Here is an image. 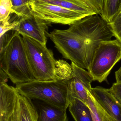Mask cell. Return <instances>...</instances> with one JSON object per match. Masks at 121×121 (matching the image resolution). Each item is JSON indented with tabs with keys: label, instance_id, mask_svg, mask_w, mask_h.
Wrapping results in <instances>:
<instances>
[{
	"label": "cell",
	"instance_id": "6da1fadb",
	"mask_svg": "<svg viewBox=\"0 0 121 121\" xmlns=\"http://www.w3.org/2000/svg\"><path fill=\"white\" fill-rule=\"evenodd\" d=\"M113 37L109 24L96 14L77 21L67 30L55 29L49 37L64 58L89 71L101 43Z\"/></svg>",
	"mask_w": 121,
	"mask_h": 121
},
{
	"label": "cell",
	"instance_id": "7a4b0ae2",
	"mask_svg": "<svg viewBox=\"0 0 121 121\" xmlns=\"http://www.w3.org/2000/svg\"><path fill=\"white\" fill-rule=\"evenodd\" d=\"M70 79L60 78L52 81L35 80L16 85L21 95L30 99L40 100L47 104L67 109L70 102L69 92Z\"/></svg>",
	"mask_w": 121,
	"mask_h": 121
},
{
	"label": "cell",
	"instance_id": "3957f363",
	"mask_svg": "<svg viewBox=\"0 0 121 121\" xmlns=\"http://www.w3.org/2000/svg\"><path fill=\"white\" fill-rule=\"evenodd\" d=\"M0 68L15 85L36 80L29 65L22 37L17 32L5 49L0 51Z\"/></svg>",
	"mask_w": 121,
	"mask_h": 121
},
{
	"label": "cell",
	"instance_id": "277c9868",
	"mask_svg": "<svg viewBox=\"0 0 121 121\" xmlns=\"http://www.w3.org/2000/svg\"><path fill=\"white\" fill-rule=\"evenodd\" d=\"M38 112L31 99L15 87L0 85V121H37Z\"/></svg>",
	"mask_w": 121,
	"mask_h": 121
},
{
	"label": "cell",
	"instance_id": "5b68a950",
	"mask_svg": "<svg viewBox=\"0 0 121 121\" xmlns=\"http://www.w3.org/2000/svg\"><path fill=\"white\" fill-rule=\"evenodd\" d=\"M28 60L36 80L52 81L60 78L56 68L53 52L44 44L34 39L23 35Z\"/></svg>",
	"mask_w": 121,
	"mask_h": 121
},
{
	"label": "cell",
	"instance_id": "8992f818",
	"mask_svg": "<svg viewBox=\"0 0 121 121\" xmlns=\"http://www.w3.org/2000/svg\"><path fill=\"white\" fill-rule=\"evenodd\" d=\"M121 60V43L117 39L101 43L96 51L89 72L94 81H105L111 70Z\"/></svg>",
	"mask_w": 121,
	"mask_h": 121
},
{
	"label": "cell",
	"instance_id": "52a82bcc",
	"mask_svg": "<svg viewBox=\"0 0 121 121\" xmlns=\"http://www.w3.org/2000/svg\"><path fill=\"white\" fill-rule=\"evenodd\" d=\"M30 7L33 15L51 23L71 26L87 17L72 10L41 1H31Z\"/></svg>",
	"mask_w": 121,
	"mask_h": 121
},
{
	"label": "cell",
	"instance_id": "ba28073f",
	"mask_svg": "<svg viewBox=\"0 0 121 121\" xmlns=\"http://www.w3.org/2000/svg\"><path fill=\"white\" fill-rule=\"evenodd\" d=\"M51 23L36 16L31 11L19 17V23L14 30L21 35H25L46 45L48 30Z\"/></svg>",
	"mask_w": 121,
	"mask_h": 121
},
{
	"label": "cell",
	"instance_id": "9c48e42d",
	"mask_svg": "<svg viewBox=\"0 0 121 121\" xmlns=\"http://www.w3.org/2000/svg\"><path fill=\"white\" fill-rule=\"evenodd\" d=\"M72 74L70 79L69 91L70 95L86 104L88 92L91 91L93 78L89 72L72 63Z\"/></svg>",
	"mask_w": 121,
	"mask_h": 121
},
{
	"label": "cell",
	"instance_id": "30bf717a",
	"mask_svg": "<svg viewBox=\"0 0 121 121\" xmlns=\"http://www.w3.org/2000/svg\"><path fill=\"white\" fill-rule=\"evenodd\" d=\"M92 94L99 105L116 121H121V103L110 91L102 87L92 88Z\"/></svg>",
	"mask_w": 121,
	"mask_h": 121
},
{
	"label": "cell",
	"instance_id": "8fae6325",
	"mask_svg": "<svg viewBox=\"0 0 121 121\" xmlns=\"http://www.w3.org/2000/svg\"><path fill=\"white\" fill-rule=\"evenodd\" d=\"M45 2L72 10L86 16L96 13L83 0H32Z\"/></svg>",
	"mask_w": 121,
	"mask_h": 121
},
{
	"label": "cell",
	"instance_id": "7c38bea8",
	"mask_svg": "<svg viewBox=\"0 0 121 121\" xmlns=\"http://www.w3.org/2000/svg\"><path fill=\"white\" fill-rule=\"evenodd\" d=\"M68 108L75 121H93L89 107L81 100L71 96Z\"/></svg>",
	"mask_w": 121,
	"mask_h": 121
},
{
	"label": "cell",
	"instance_id": "4fadbf2b",
	"mask_svg": "<svg viewBox=\"0 0 121 121\" xmlns=\"http://www.w3.org/2000/svg\"><path fill=\"white\" fill-rule=\"evenodd\" d=\"M67 110L48 104L42 106L37 121H68Z\"/></svg>",
	"mask_w": 121,
	"mask_h": 121
},
{
	"label": "cell",
	"instance_id": "5bb4252c",
	"mask_svg": "<svg viewBox=\"0 0 121 121\" xmlns=\"http://www.w3.org/2000/svg\"><path fill=\"white\" fill-rule=\"evenodd\" d=\"M91 92H88L86 104L90 109L93 121H116L99 105Z\"/></svg>",
	"mask_w": 121,
	"mask_h": 121
},
{
	"label": "cell",
	"instance_id": "9a60e30c",
	"mask_svg": "<svg viewBox=\"0 0 121 121\" xmlns=\"http://www.w3.org/2000/svg\"><path fill=\"white\" fill-rule=\"evenodd\" d=\"M121 12V0H105L101 17L110 24Z\"/></svg>",
	"mask_w": 121,
	"mask_h": 121
},
{
	"label": "cell",
	"instance_id": "2e32d148",
	"mask_svg": "<svg viewBox=\"0 0 121 121\" xmlns=\"http://www.w3.org/2000/svg\"><path fill=\"white\" fill-rule=\"evenodd\" d=\"M12 11L19 17L25 15L31 11L30 3L32 0H11Z\"/></svg>",
	"mask_w": 121,
	"mask_h": 121
},
{
	"label": "cell",
	"instance_id": "e0dca14e",
	"mask_svg": "<svg viewBox=\"0 0 121 121\" xmlns=\"http://www.w3.org/2000/svg\"><path fill=\"white\" fill-rule=\"evenodd\" d=\"M19 23V17L15 13H11L6 20L0 21V35L9 30H14Z\"/></svg>",
	"mask_w": 121,
	"mask_h": 121
},
{
	"label": "cell",
	"instance_id": "ac0fdd59",
	"mask_svg": "<svg viewBox=\"0 0 121 121\" xmlns=\"http://www.w3.org/2000/svg\"><path fill=\"white\" fill-rule=\"evenodd\" d=\"M12 5L11 0H0V21L5 20L12 11Z\"/></svg>",
	"mask_w": 121,
	"mask_h": 121
},
{
	"label": "cell",
	"instance_id": "d6986e66",
	"mask_svg": "<svg viewBox=\"0 0 121 121\" xmlns=\"http://www.w3.org/2000/svg\"><path fill=\"white\" fill-rule=\"evenodd\" d=\"M109 24L114 37L121 43V12L113 22Z\"/></svg>",
	"mask_w": 121,
	"mask_h": 121
},
{
	"label": "cell",
	"instance_id": "ffe728a7",
	"mask_svg": "<svg viewBox=\"0 0 121 121\" xmlns=\"http://www.w3.org/2000/svg\"><path fill=\"white\" fill-rule=\"evenodd\" d=\"M97 14L101 15L103 12L105 0H83Z\"/></svg>",
	"mask_w": 121,
	"mask_h": 121
},
{
	"label": "cell",
	"instance_id": "44dd1931",
	"mask_svg": "<svg viewBox=\"0 0 121 121\" xmlns=\"http://www.w3.org/2000/svg\"><path fill=\"white\" fill-rule=\"evenodd\" d=\"M17 32L18 31L15 30H11L0 35V51H2L5 48Z\"/></svg>",
	"mask_w": 121,
	"mask_h": 121
},
{
	"label": "cell",
	"instance_id": "7402d4cb",
	"mask_svg": "<svg viewBox=\"0 0 121 121\" xmlns=\"http://www.w3.org/2000/svg\"><path fill=\"white\" fill-rule=\"evenodd\" d=\"M110 91L121 103V82L113 83L109 89Z\"/></svg>",
	"mask_w": 121,
	"mask_h": 121
},
{
	"label": "cell",
	"instance_id": "603a6c76",
	"mask_svg": "<svg viewBox=\"0 0 121 121\" xmlns=\"http://www.w3.org/2000/svg\"><path fill=\"white\" fill-rule=\"evenodd\" d=\"M8 77L7 74L2 69H0V84L7 82Z\"/></svg>",
	"mask_w": 121,
	"mask_h": 121
},
{
	"label": "cell",
	"instance_id": "cb8c5ba5",
	"mask_svg": "<svg viewBox=\"0 0 121 121\" xmlns=\"http://www.w3.org/2000/svg\"><path fill=\"white\" fill-rule=\"evenodd\" d=\"M115 74L116 82H121V67L115 72Z\"/></svg>",
	"mask_w": 121,
	"mask_h": 121
}]
</instances>
